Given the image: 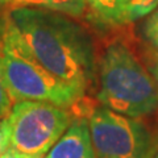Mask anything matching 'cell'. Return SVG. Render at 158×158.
Here are the masks:
<instances>
[{
    "instance_id": "cell-2",
    "label": "cell",
    "mask_w": 158,
    "mask_h": 158,
    "mask_svg": "<svg viewBox=\"0 0 158 158\" xmlns=\"http://www.w3.org/2000/svg\"><path fill=\"white\" fill-rule=\"evenodd\" d=\"M99 103L113 112L141 118L158 111V85L125 42L113 41L98 62Z\"/></svg>"
},
{
    "instance_id": "cell-8",
    "label": "cell",
    "mask_w": 158,
    "mask_h": 158,
    "mask_svg": "<svg viewBox=\"0 0 158 158\" xmlns=\"http://www.w3.org/2000/svg\"><path fill=\"white\" fill-rule=\"evenodd\" d=\"M44 7L73 19L82 17L87 11L86 0H16V7Z\"/></svg>"
},
{
    "instance_id": "cell-6",
    "label": "cell",
    "mask_w": 158,
    "mask_h": 158,
    "mask_svg": "<svg viewBox=\"0 0 158 158\" xmlns=\"http://www.w3.org/2000/svg\"><path fill=\"white\" fill-rule=\"evenodd\" d=\"M44 158H96L87 116L74 117L67 131Z\"/></svg>"
},
{
    "instance_id": "cell-9",
    "label": "cell",
    "mask_w": 158,
    "mask_h": 158,
    "mask_svg": "<svg viewBox=\"0 0 158 158\" xmlns=\"http://www.w3.org/2000/svg\"><path fill=\"white\" fill-rule=\"evenodd\" d=\"M125 24L149 16L158 8V0H121Z\"/></svg>"
},
{
    "instance_id": "cell-1",
    "label": "cell",
    "mask_w": 158,
    "mask_h": 158,
    "mask_svg": "<svg viewBox=\"0 0 158 158\" xmlns=\"http://www.w3.org/2000/svg\"><path fill=\"white\" fill-rule=\"evenodd\" d=\"M6 16L44 67L86 94L98 74V61L85 28L67 15L44 7L13 8Z\"/></svg>"
},
{
    "instance_id": "cell-16",
    "label": "cell",
    "mask_w": 158,
    "mask_h": 158,
    "mask_svg": "<svg viewBox=\"0 0 158 158\" xmlns=\"http://www.w3.org/2000/svg\"><path fill=\"white\" fill-rule=\"evenodd\" d=\"M153 158H158V146H157V150H156V153H154V157Z\"/></svg>"
},
{
    "instance_id": "cell-3",
    "label": "cell",
    "mask_w": 158,
    "mask_h": 158,
    "mask_svg": "<svg viewBox=\"0 0 158 158\" xmlns=\"http://www.w3.org/2000/svg\"><path fill=\"white\" fill-rule=\"evenodd\" d=\"M0 59L13 104L37 100L73 111L85 98V94L52 74L29 53L6 15L0 20Z\"/></svg>"
},
{
    "instance_id": "cell-4",
    "label": "cell",
    "mask_w": 158,
    "mask_h": 158,
    "mask_svg": "<svg viewBox=\"0 0 158 158\" xmlns=\"http://www.w3.org/2000/svg\"><path fill=\"white\" fill-rule=\"evenodd\" d=\"M74 120L71 110L52 103L21 100L3 118L7 149L44 158Z\"/></svg>"
},
{
    "instance_id": "cell-14",
    "label": "cell",
    "mask_w": 158,
    "mask_h": 158,
    "mask_svg": "<svg viewBox=\"0 0 158 158\" xmlns=\"http://www.w3.org/2000/svg\"><path fill=\"white\" fill-rule=\"evenodd\" d=\"M7 150V136H6V129H4V123L3 118L0 120V156Z\"/></svg>"
},
{
    "instance_id": "cell-13",
    "label": "cell",
    "mask_w": 158,
    "mask_h": 158,
    "mask_svg": "<svg viewBox=\"0 0 158 158\" xmlns=\"http://www.w3.org/2000/svg\"><path fill=\"white\" fill-rule=\"evenodd\" d=\"M0 158H37V157L25 154V153H20V152L12 150V149H7L2 156H0Z\"/></svg>"
},
{
    "instance_id": "cell-7",
    "label": "cell",
    "mask_w": 158,
    "mask_h": 158,
    "mask_svg": "<svg viewBox=\"0 0 158 158\" xmlns=\"http://www.w3.org/2000/svg\"><path fill=\"white\" fill-rule=\"evenodd\" d=\"M86 3L87 9L103 25L112 28L125 25L121 0H86Z\"/></svg>"
},
{
    "instance_id": "cell-5",
    "label": "cell",
    "mask_w": 158,
    "mask_h": 158,
    "mask_svg": "<svg viewBox=\"0 0 158 158\" xmlns=\"http://www.w3.org/2000/svg\"><path fill=\"white\" fill-rule=\"evenodd\" d=\"M96 158H153L158 138L140 118L113 112L106 107L87 113Z\"/></svg>"
},
{
    "instance_id": "cell-15",
    "label": "cell",
    "mask_w": 158,
    "mask_h": 158,
    "mask_svg": "<svg viewBox=\"0 0 158 158\" xmlns=\"http://www.w3.org/2000/svg\"><path fill=\"white\" fill-rule=\"evenodd\" d=\"M16 7V0H0V13L9 12Z\"/></svg>"
},
{
    "instance_id": "cell-10",
    "label": "cell",
    "mask_w": 158,
    "mask_h": 158,
    "mask_svg": "<svg viewBox=\"0 0 158 158\" xmlns=\"http://www.w3.org/2000/svg\"><path fill=\"white\" fill-rule=\"evenodd\" d=\"M142 34L148 44L158 52V8L152 12L142 24Z\"/></svg>"
},
{
    "instance_id": "cell-11",
    "label": "cell",
    "mask_w": 158,
    "mask_h": 158,
    "mask_svg": "<svg viewBox=\"0 0 158 158\" xmlns=\"http://www.w3.org/2000/svg\"><path fill=\"white\" fill-rule=\"evenodd\" d=\"M12 106H13V102H12L11 96H9V92L7 90L6 81H4V75H3L2 59H0V120L8 116Z\"/></svg>"
},
{
    "instance_id": "cell-12",
    "label": "cell",
    "mask_w": 158,
    "mask_h": 158,
    "mask_svg": "<svg viewBox=\"0 0 158 158\" xmlns=\"http://www.w3.org/2000/svg\"><path fill=\"white\" fill-rule=\"evenodd\" d=\"M144 57H145V63H146L148 70L150 71V74L156 79L158 85V52L150 46L145 50Z\"/></svg>"
}]
</instances>
